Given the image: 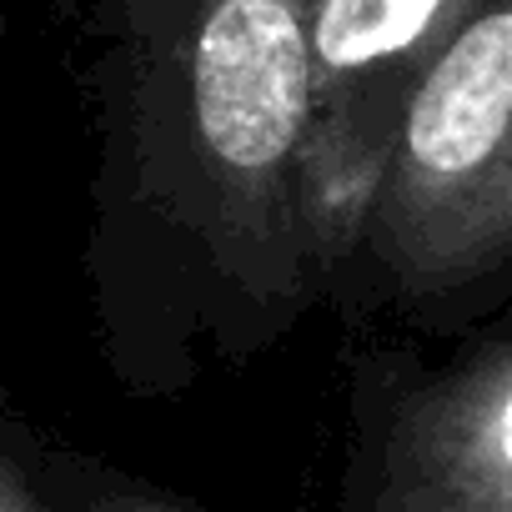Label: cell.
Masks as SVG:
<instances>
[{
    "instance_id": "cell-1",
    "label": "cell",
    "mask_w": 512,
    "mask_h": 512,
    "mask_svg": "<svg viewBox=\"0 0 512 512\" xmlns=\"http://www.w3.org/2000/svg\"><path fill=\"white\" fill-rule=\"evenodd\" d=\"M382 236L417 282L492 267L512 236V11L487 0L402 96Z\"/></svg>"
},
{
    "instance_id": "cell-2",
    "label": "cell",
    "mask_w": 512,
    "mask_h": 512,
    "mask_svg": "<svg viewBox=\"0 0 512 512\" xmlns=\"http://www.w3.org/2000/svg\"><path fill=\"white\" fill-rule=\"evenodd\" d=\"M191 111L241 196L277 191L312 126L302 0H211L191 41Z\"/></svg>"
},
{
    "instance_id": "cell-3",
    "label": "cell",
    "mask_w": 512,
    "mask_h": 512,
    "mask_svg": "<svg viewBox=\"0 0 512 512\" xmlns=\"http://www.w3.org/2000/svg\"><path fill=\"white\" fill-rule=\"evenodd\" d=\"M377 512H512V362L487 347L397 422Z\"/></svg>"
},
{
    "instance_id": "cell-4",
    "label": "cell",
    "mask_w": 512,
    "mask_h": 512,
    "mask_svg": "<svg viewBox=\"0 0 512 512\" xmlns=\"http://www.w3.org/2000/svg\"><path fill=\"white\" fill-rule=\"evenodd\" d=\"M472 16V0H312V121H337L397 86Z\"/></svg>"
},
{
    "instance_id": "cell-5",
    "label": "cell",
    "mask_w": 512,
    "mask_h": 512,
    "mask_svg": "<svg viewBox=\"0 0 512 512\" xmlns=\"http://www.w3.org/2000/svg\"><path fill=\"white\" fill-rule=\"evenodd\" d=\"M0 512H41V502L31 497V487H26V477L0 457Z\"/></svg>"
},
{
    "instance_id": "cell-6",
    "label": "cell",
    "mask_w": 512,
    "mask_h": 512,
    "mask_svg": "<svg viewBox=\"0 0 512 512\" xmlns=\"http://www.w3.org/2000/svg\"><path fill=\"white\" fill-rule=\"evenodd\" d=\"M116 512H176V507H161V502H121Z\"/></svg>"
}]
</instances>
